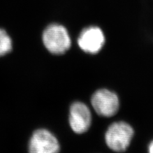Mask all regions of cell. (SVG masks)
I'll return each mask as SVG.
<instances>
[{
  "label": "cell",
  "instance_id": "1",
  "mask_svg": "<svg viewBox=\"0 0 153 153\" xmlns=\"http://www.w3.org/2000/svg\"><path fill=\"white\" fill-rule=\"evenodd\" d=\"M42 40L46 49L54 54H63L71 47L68 31L65 27L58 24L48 26L43 33Z\"/></svg>",
  "mask_w": 153,
  "mask_h": 153
},
{
  "label": "cell",
  "instance_id": "2",
  "mask_svg": "<svg viewBox=\"0 0 153 153\" xmlns=\"http://www.w3.org/2000/svg\"><path fill=\"white\" fill-rule=\"evenodd\" d=\"M134 135L133 128L126 122H115L105 133L107 146L116 152L125 151L131 143Z\"/></svg>",
  "mask_w": 153,
  "mask_h": 153
},
{
  "label": "cell",
  "instance_id": "3",
  "mask_svg": "<svg viewBox=\"0 0 153 153\" xmlns=\"http://www.w3.org/2000/svg\"><path fill=\"white\" fill-rule=\"evenodd\" d=\"M91 105L99 116L110 117L116 114L119 108L118 96L111 90L101 89L92 96Z\"/></svg>",
  "mask_w": 153,
  "mask_h": 153
},
{
  "label": "cell",
  "instance_id": "4",
  "mask_svg": "<svg viewBox=\"0 0 153 153\" xmlns=\"http://www.w3.org/2000/svg\"><path fill=\"white\" fill-rule=\"evenodd\" d=\"M77 42L79 47L86 53L95 54L102 50L105 37L99 27L89 26L81 31Z\"/></svg>",
  "mask_w": 153,
  "mask_h": 153
},
{
  "label": "cell",
  "instance_id": "5",
  "mask_svg": "<svg viewBox=\"0 0 153 153\" xmlns=\"http://www.w3.org/2000/svg\"><path fill=\"white\" fill-rule=\"evenodd\" d=\"M59 149L57 138L44 129L35 131L29 143V151L32 153H55Z\"/></svg>",
  "mask_w": 153,
  "mask_h": 153
},
{
  "label": "cell",
  "instance_id": "6",
  "mask_svg": "<svg viewBox=\"0 0 153 153\" xmlns=\"http://www.w3.org/2000/svg\"><path fill=\"white\" fill-rule=\"evenodd\" d=\"M92 123V116L89 107L82 102L74 103L70 109L69 123L72 130L78 134L87 131Z\"/></svg>",
  "mask_w": 153,
  "mask_h": 153
},
{
  "label": "cell",
  "instance_id": "7",
  "mask_svg": "<svg viewBox=\"0 0 153 153\" xmlns=\"http://www.w3.org/2000/svg\"><path fill=\"white\" fill-rule=\"evenodd\" d=\"M12 44L7 33L0 28V56L7 54L12 50Z\"/></svg>",
  "mask_w": 153,
  "mask_h": 153
},
{
  "label": "cell",
  "instance_id": "8",
  "mask_svg": "<svg viewBox=\"0 0 153 153\" xmlns=\"http://www.w3.org/2000/svg\"><path fill=\"white\" fill-rule=\"evenodd\" d=\"M148 148H149V152L151 153H153V140L150 143Z\"/></svg>",
  "mask_w": 153,
  "mask_h": 153
}]
</instances>
